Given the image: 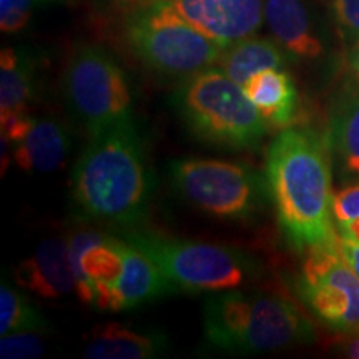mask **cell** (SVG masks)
I'll use <instances>...</instances> for the list:
<instances>
[{"instance_id":"6da1fadb","label":"cell","mask_w":359,"mask_h":359,"mask_svg":"<svg viewBox=\"0 0 359 359\" xmlns=\"http://www.w3.org/2000/svg\"><path fill=\"white\" fill-rule=\"evenodd\" d=\"M264 177L291 248L304 253L339 236L333 217V163L325 137L296 125L281 130L268 148Z\"/></svg>"},{"instance_id":"7a4b0ae2","label":"cell","mask_w":359,"mask_h":359,"mask_svg":"<svg viewBox=\"0 0 359 359\" xmlns=\"http://www.w3.org/2000/svg\"><path fill=\"white\" fill-rule=\"evenodd\" d=\"M154 191L155 177L133 116L90 135L70 178L75 212L85 222L137 228Z\"/></svg>"},{"instance_id":"3957f363","label":"cell","mask_w":359,"mask_h":359,"mask_svg":"<svg viewBox=\"0 0 359 359\" xmlns=\"http://www.w3.org/2000/svg\"><path fill=\"white\" fill-rule=\"evenodd\" d=\"M203 334L212 349L248 356L311 344L316 327L283 296L236 288L205 299Z\"/></svg>"},{"instance_id":"277c9868","label":"cell","mask_w":359,"mask_h":359,"mask_svg":"<svg viewBox=\"0 0 359 359\" xmlns=\"http://www.w3.org/2000/svg\"><path fill=\"white\" fill-rule=\"evenodd\" d=\"M172 105L183 125L213 147L251 150L269 130L243 87L215 67L183 79L173 92Z\"/></svg>"},{"instance_id":"5b68a950","label":"cell","mask_w":359,"mask_h":359,"mask_svg":"<svg viewBox=\"0 0 359 359\" xmlns=\"http://www.w3.org/2000/svg\"><path fill=\"white\" fill-rule=\"evenodd\" d=\"M125 240L142 250L172 283L175 293H219L263 275L262 263L235 246L173 238L158 231L127 230Z\"/></svg>"},{"instance_id":"8992f818","label":"cell","mask_w":359,"mask_h":359,"mask_svg":"<svg viewBox=\"0 0 359 359\" xmlns=\"http://www.w3.org/2000/svg\"><path fill=\"white\" fill-rule=\"evenodd\" d=\"M173 190L205 215L246 222L269 200L266 177L248 165L217 158H177L168 165Z\"/></svg>"},{"instance_id":"52a82bcc","label":"cell","mask_w":359,"mask_h":359,"mask_svg":"<svg viewBox=\"0 0 359 359\" xmlns=\"http://www.w3.org/2000/svg\"><path fill=\"white\" fill-rule=\"evenodd\" d=\"M130 47L148 69L187 79L217 65L223 47L188 24L167 0L135 8L127 24Z\"/></svg>"},{"instance_id":"ba28073f","label":"cell","mask_w":359,"mask_h":359,"mask_svg":"<svg viewBox=\"0 0 359 359\" xmlns=\"http://www.w3.org/2000/svg\"><path fill=\"white\" fill-rule=\"evenodd\" d=\"M64 92L72 114L90 135L132 115V88L122 67L92 43L74 48L64 74Z\"/></svg>"},{"instance_id":"9c48e42d","label":"cell","mask_w":359,"mask_h":359,"mask_svg":"<svg viewBox=\"0 0 359 359\" xmlns=\"http://www.w3.org/2000/svg\"><path fill=\"white\" fill-rule=\"evenodd\" d=\"M338 240L304 251L296 290L323 325L349 334L359 331V278L341 255Z\"/></svg>"},{"instance_id":"30bf717a","label":"cell","mask_w":359,"mask_h":359,"mask_svg":"<svg viewBox=\"0 0 359 359\" xmlns=\"http://www.w3.org/2000/svg\"><path fill=\"white\" fill-rule=\"evenodd\" d=\"M69 238L75 296L100 311L120 313L118 281L123 271L125 238L95 230H80Z\"/></svg>"},{"instance_id":"8fae6325","label":"cell","mask_w":359,"mask_h":359,"mask_svg":"<svg viewBox=\"0 0 359 359\" xmlns=\"http://www.w3.org/2000/svg\"><path fill=\"white\" fill-rule=\"evenodd\" d=\"M188 24L223 48L257 34L264 0H167Z\"/></svg>"},{"instance_id":"7c38bea8","label":"cell","mask_w":359,"mask_h":359,"mask_svg":"<svg viewBox=\"0 0 359 359\" xmlns=\"http://www.w3.org/2000/svg\"><path fill=\"white\" fill-rule=\"evenodd\" d=\"M13 280L30 293L43 299H60L75 293L69 238H48L37 246L29 258L22 259L13 269Z\"/></svg>"},{"instance_id":"4fadbf2b","label":"cell","mask_w":359,"mask_h":359,"mask_svg":"<svg viewBox=\"0 0 359 359\" xmlns=\"http://www.w3.org/2000/svg\"><path fill=\"white\" fill-rule=\"evenodd\" d=\"M264 22L291 60H314L325 53V42L304 0H264Z\"/></svg>"},{"instance_id":"5bb4252c","label":"cell","mask_w":359,"mask_h":359,"mask_svg":"<svg viewBox=\"0 0 359 359\" xmlns=\"http://www.w3.org/2000/svg\"><path fill=\"white\" fill-rule=\"evenodd\" d=\"M170 351L167 333L156 327H133L105 323L90 331L83 358L88 359H155Z\"/></svg>"},{"instance_id":"9a60e30c","label":"cell","mask_w":359,"mask_h":359,"mask_svg":"<svg viewBox=\"0 0 359 359\" xmlns=\"http://www.w3.org/2000/svg\"><path fill=\"white\" fill-rule=\"evenodd\" d=\"M13 161L24 172H53L65 163L72 148V133L55 118L34 116L30 127L13 143Z\"/></svg>"},{"instance_id":"2e32d148","label":"cell","mask_w":359,"mask_h":359,"mask_svg":"<svg viewBox=\"0 0 359 359\" xmlns=\"http://www.w3.org/2000/svg\"><path fill=\"white\" fill-rule=\"evenodd\" d=\"M243 90L269 128L285 130L298 122V88L285 69L259 72L245 83Z\"/></svg>"},{"instance_id":"e0dca14e","label":"cell","mask_w":359,"mask_h":359,"mask_svg":"<svg viewBox=\"0 0 359 359\" xmlns=\"http://www.w3.org/2000/svg\"><path fill=\"white\" fill-rule=\"evenodd\" d=\"M325 138L338 178L344 185L359 183V93H346L338 102Z\"/></svg>"},{"instance_id":"ac0fdd59","label":"cell","mask_w":359,"mask_h":359,"mask_svg":"<svg viewBox=\"0 0 359 359\" xmlns=\"http://www.w3.org/2000/svg\"><path fill=\"white\" fill-rule=\"evenodd\" d=\"M35 62L24 48L6 47L0 55V122L32 115L35 102Z\"/></svg>"},{"instance_id":"d6986e66","label":"cell","mask_w":359,"mask_h":359,"mask_svg":"<svg viewBox=\"0 0 359 359\" xmlns=\"http://www.w3.org/2000/svg\"><path fill=\"white\" fill-rule=\"evenodd\" d=\"M173 293L172 283L154 259L125 240L123 271L118 281L120 311H130Z\"/></svg>"},{"instance_id":"ffe728a7","label":"cell","mask_w":359,"mask_h":359,"mask_svg":"<svg viewBox=\"0 0 359 359\" xmlns=\"http://www.w3.org/2000/svg\"><path fill=\"white\" fill-rule=\"evenodd\" d=\"M285 50L276 43V40L263 37H246L223 48L217 65L224 74L241 87L259 72L269 69H285Z\"/></svg>"},{"instance_id":"44dd1931","label":"cell","mask_w":359,"mask_h":359,"mask_svg":"<svg viewBox=\"0 0 359 359\" xmlns=\"http://www.w3.org/2000/svg\"><path fill=\"white\" fill-rule=\"evenodd\" d=\"M17 331L50 333L52 325L29 296L2 280L0 285V334Z\"/></svg>"},{"instance_id":"7402d4cb","label":"cell","mask_w":359,"mask_h":359,"mask_svg":"<svg viewBox=\"0 0 359 359\" xmlns=\"http://www.w3.org/2000/svg\"><path fill=\"white\" fill-rule=\"evenodd\" d=\"M43 333L37 331H17L2 334L0 339V358L4 359H32L45 353Z\"/></svg>"},{"instance_id":"603a6c76","label":"cell","mask_w":359,"mask_h":359,"mask_svg":"<svg viewBox=\"0 0 359 359\" xmlns=\"http://www.w3.org/2000/svg\"><path fill=\"white\" fill-rule=\"evenodd\" d=\"M43 0H0V29L4 34L24 30L32 17L34 6Z\"/></svg>"},{"instance_id":"cb8c5ba5","label":"cell","mask_w":359,"mask_h":359,"mask_svg":"<svg viewBox=\"0 0 359 359\" xmlns=\"http://www.w3.org/2000/svg\"><path fill=\"white\" fill-rule=\"evenodd\" d=\"M331 11L344 42L359 43V0H331Z\"/></svg>"},{"instance_id":"d4e9b609","label":"cell","mask_w":359,"mask_h":359,"mask_svg":"<svg viewBox=\"0 0 359 359\" xmlns=\"http://www.w3.org/2000/svg\"><path fill=\"white\" fill-rule=\"evenodd\" d=\"M333 217L336 230L359 219V183L346 185L334 195Z\"/></svg>"},{"instance_id":"484cf974","label":"cell","mask_w":359,"mask_h":359,"mask_svg":"<svg viewBox=\"0 0 359 359\" xmlns=\"http://www.w3.org/2000/svg\"><path fill=\"white\" fill-rule=\"evenodd\" d=\"M348 93H359V43L353 45L348 55Z\"/></svg>"},{"instance_id":"4316f807","label":"cell","mask_w":359,"mask_h":359,"mask_svg":"<svg viewBox=\"0 0 359 359\" xmlns=\"http://www.w3.org/2000/svg\"><path fill=\"white\" fill-rule=\"evenodd\" d=\"M338 245H339L341 255H343L344 259H346L349 266L353 268V271L356 273L359 278V243L358 241L351 240V238L339 235Z\"/></svg>"},{"instance_id":"83f0119b","label":"cell","mask_w":359,"mask_h":359,"mask_svg":"<svg viewBox=\"0 0 359 359\" xmlns=\"http://www.w3.org/2000/svg\"><path fill=\"white\" fill-rule=\"evenodd\" d=\"M336 351H338L341 356L359 359V331L358 333L341 334V339L338 341Z\"/></svg>"},{"instance_id":"f1b7e54d","label":"cell","mask_w":359,"mask_h":359,"mask_svg":"<svg viewBox=\"0 0 359 359\" xmlns=\"http://www.w3.org/2000/svg\"><path fill=\"white\" fill-rule=\"evenodd\" d=\"M110 2H114L116 6H122V7H132L135 11V8L148 6V4L155 2V0H110Z\"/></svg>"}]
</instances>
